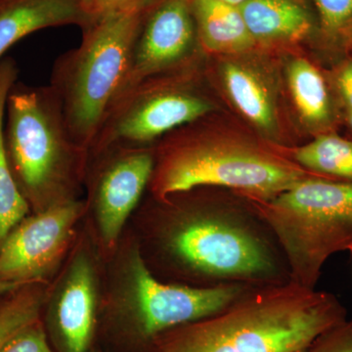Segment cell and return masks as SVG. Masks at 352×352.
<instances>
[{"instance_id":"obj_1","label":"cell","mask_w":352,"mask_h":352,"mask_svg":"<svg viewBox=\"0 0 352 352\" xmlns=\"http://www.w3.org/2000/svg\"><path fill=\"white\" fill-rule=\"evenodd\" d=\"M156 200L162 206L155 231L162 254L196 287L291 281L277 240L245 199L239 205L198 198L189 190Z\"/></svg>"},{"instance_id":"obj_2","label":"cell","mask_w":352,"mask_h":352,"mask_svg":"<svg viewBox=\"0 0 352 352\" xmlns=\"http://www.w3.org/2000/svg\"><path fill=\"white\" fill-rule=\"evenodd\" d=\"M347 319L327 292L289 281L254 287L217 314L163 333L156 352H298Z\"/></svg>"},{"instance_id":"obj_3","label":"cell","mask_w":352,"mask_h":352,"mask_svg":"<svg viewBox=\"0 0 352 352\" xmlns=\"http://www.w3.org/2000/svg\"><path fill=\"white\" fill-rule=\"evenodd\" d=\"M154 148L155 168L149 188L162 199L199 187L232 190L234 193L267 201L315 173L263 146L234 138H219L179 127Z\"/></svg>"},{"instance_id":"obj_4","label":"cell","mask_w":352,"mask_h":352,"mask_svg":"<svg viewBox=\"0 0 352 352\" xmlns=\"http://www.w3.org/2000/svg\"><path fill=\"white\" fill-rule=\"evenodd\" d=\"M3 142L11 173L34 212L76 200L89 151L69 133L52 88L16 82L7 97Z\"/></svg>"},{"instance_id":"obj_5","label":"cell","mask_w":352,"mask_h":352,"mask_svg":"<svg viewBox=\"0 0 352 352\" xmlns=\"http://www.w3.org/2000/svg\"><path fill=\"white\" fill-rule=\"evenodd\" d=\"M157 6L92 20L82 29L80 45L55 60L50 87L69 133L88 151L124 89L136 38Z\"/></svg>"},{"instance_id":"obj_6","label":"cell","mask_w":352,"mask_h":352,"mask_svg":"<svg viewBox=\"0 0 352 352\" xmlns=\"http://www.w3.org/2000/svg\"><path fill=\"white\" fill-rule=\"evenodd\" d=\"M245 199L274 235L294 283L315 289L331 256L352 252V182L314 175L270 200Z\"/></svg>"},{"instance_id":"obj_7","label":"cell","mask_w":352,"mask_h":352,"mask_svg":"<svg viewBox=\"0 0 352 352\" xmlns=\"http://www.w3.org/2000/svg\"><path fill=\"white\" fill-rule=\"evenodd\" d=\"M124 282L116 319L131 339L147 344L173 329L217 314L254 288L166 283L155 276L136 250L127 258Z\"/></svg>"},{"instance_id":"obj_8","label":"cell","mask_w":352,"mask_h":352,"mask_svg":"<svg viewBox=\"0 0 352 352\" xmlns=\"http://www.w3.org/2000/svg\"><path fill=\"white\" fill-rule=\"evenodd\" d=\"M182 68L144 78L118 97L89 148L95 154L116 147H152L175 131L203 119L212 105Z\"/></svg>"},{"instance_id":"obj_9","label":"cell","mask_w":352,"mask_h":352,"mask_svg":"<svg viewBox=\"0 0 352 352\" xmlns=\"http://www.w3.org/2000/svg\"><path fill=\"white\" fill-rule=\"evenodd\" d=\"M155 168L153 147L116 146L89 154L85 173L90 206L99 233L115 244L129 215L149 187Z\"/></svg>"},{"instance_id":"obj_10","label":"cell","mask_w":352,"mask_h":352,"mask_svg":"<svg viewBox=\"0 0 352 352\" xmlns=\"http://www.w3.org/2000/svg\"><path fill=\"white\" fill-rule=\"evenodd\" d=\"M85 210L82 201L73 200L25 217L0 245V279L25 285L48 276L63 258Z\"/></svg>"},{"instance_id":"obj_11","label":"cell","mask_w":352,"mask_h":352,"mask_svg":"<svg viewBox=\"0 0 352 352\" xmlns=\"http://www.w3.org/2000/svg\"><path fill=\"white\" fill-rule=\"evenodd\" d=\"M197 41L189 0H162L139 32L122 92L149 76L182 68Z\"/></svg>"},{"instance_id":"obj_12","label":"cell","mask_w":352,"mask_h":352,"mask_svg":"<svg viewBox=\"0 0 352 352\" xmlns=\"http://www.w3.org/2000/svg\"><path fill=\"white\" fill-rule=\"evenodd\" d=\"M97 275L94 261L76 252L55 289L48 328L60 352H89L97 323Z\"/></svg>"},{"instance_id":"obj_13","label":"cell","mask_w":352,"mask_h":352,"mask_svg":"<svg viewBox=\"0 0 352 352\" xmlns=\"http://www.w3.org/2000/svg\"><path fill=\"white\" fill-rule=\"evenodd\" d=\"M91 22L78 0H0V61L14 44L34 32Z\"/></svg>"},{"instance_id":"obj_14","label":"cell","mask_w":352,"mask_h":352,"mask_svg":"<svg viewBox=\"0 0 352 352\" xmlns=\"http://www.w3.org/2000/svg\"><path fill=\"white\" fill-rule=\"evenodd\" d=\"M201 47L212 52L238 53L256 41L248 30L240 7L219 0H189Z\"/></svg>"},{"instance_id":"obj_15","label":"cell","mask_w":352,"mask_h":352,"mask_svg":"<svg viewBox=\"0 0 352 352\" xmlns=\"http://www.w3.org/2000/svg\"><path fill=\"white\" fill-rule=\"evenodd\" d=\"M240 10L254 41H298L312 29L310 14L292 0H247Z\"/></svg>"},{"instance_id":"obj_16","label":"cell","mask_w":352,"mask_h":352,"mask_svg":"<svg viewBox=\"0 0 352 352\" xmlns=\"http://www.w3.org/2000/svg\"><path fill=\"white\" fill-rule=\"evenodd\" d=\"M17 64L12 57L0 61V245L11 230L31 212L11 173L3 142L4 116L7 97L17 82Z\"/></svg>"},{"instance_id":"obj_17","label":"cell","mask_w":352,"mask_h":352,"mask_svg":"<svg viewBox=\"0 0 352 352\" xmlns=\"http://www.w3.org/2000/svg\"><path fill=\"white\" fill-rule=\"evenodd\" d=\"M222 80L229 97L243 116L261 131L273 134L277 126L274 105L267 88L251 69L227 63Z\"/></svg>"},{"instance_id":"obj_18","label":"cell","mask_w":352,"mask_h":352,"mask_svg":"<svg viewBox=\"0 0 352 352\" xmlns=\"http://www.w3.org/2000/svg\"><path fill=\"white\" fill-rule=\"evenodd\" d=\"M288 80L296 109L305 122L318 129L328 126L333 119L332 104L320 72L307 59L298 58L289 64Z\"/></svg>"},{"instance_id":"obj_19","label":"cell","mask_w":352,"mask_h":352,"mask_svg":"<svg viewBox=\"0 0 352 352\" xmlns=\"http://www.w3.org/2000/svg\"><path fill=\"white\" fill-rule=\"evenodd\" d=\"M292 161L315 175L352 182V141L335 134H321L296 148Z\"/></svg>"},{"instance_id":"obj_20","label":"cell","mask_w":352,"mask_h":352,"mask_svg":"<svg viewBox=\"0 0 352 352\" xmlns=\"http://www.w3.org/2000/svg\"><path fill=\"white\" fill-rule=\"evenodd\" d=\"M44 296L38 283L25 284L0 305V347L21 329L39 320Z\"/></svg>"},{"instance_id":"obj_21","label":"cell","mask_w":352,"mask_h":352,"mask_svg":"<svg viewBox=\"0 0 352 352\" xmlns=\"http://www.w3.org/2000/svg\"><path fill=\"white\" fill-rule=\"evenodd\" d=\"M321 27L329 36L346 34L352 27V0H314Z\"/></svg>"},{"instance_id":"obj_22","label":"cell","mask_w":352,"mask_h":352,"mask_svg":"<svg viewBox=\"0 0 352 352\" xmlns=\"http://www.w3.org/2000/svg\"><path fill=\"white\" fill-rule=\"evenodd\" d=\"M0 352H53L41 320L34 322L14 333Z\"/></svg>"},{"instance_id":"obj_23","label":"cell","mask_w":352,"mask_h":352,"mask_svg":"<svg viewBox=\"0 0 352 352\" xmlns=\"http://www.w3.org/2000/svg\"><path fill=\"white\" fill-rule=\"evenodd\" d=\"M309 352H352V319L344 320L319 336Z\"/></svg>"},{"instance_id":"obj_24","label":"cell","mask_w":352,"mask_h":352,"mask_svg":"<svg viewBox=\"0 0 352 352\" xmlns=\"http://www.w3.org/2000/svg\"><path fill=\"white\" fill-rule=\"evenodd\" d=\"M161 1L162 0H92L89 15L92 21L112 14L155 6Z\"/></svg>"},{"instance_id":"obj_25","label":"cell","mask_w":352,"mask_h":352,"mask_svg":"<svg viewBox=\"0 0 352 352\" xmlns=\"http://www.w3.org/2000/svg\"><path fill=\"white\" fill-rule=\"evenodd\" d=\"M337 85L342 100L352 115V60L340 69L338 74Z\"/></svg>"},{"instance_id":"obj_26","label":"cell","mask_w":352,"mask_h":352,"mask_svg":"<svg viewBox=\"0 0 352 352\" xmlns=\"http://www.w3.org/2000/svg\"><path fill=\"white\" fill-rule=\"evenodd\" d=\"M23 285L17 283H11V282L4 281V280L0 279V296L4 295V294H11L16 289H19Z\"/></svg>"},{"instance_id":"obj_27","label":"cell","mask_w":352,"mask_h":352,"mask_svg":"<svg viewBox=\"0 0 352 352\" xmlns=\"http://www.w3.org/2000/svg\"><path fill=\"white\" fill-rule=\"evenodd\" d=\"M224 3L230 4V6L240 7L245 3L247 0H219Z\"/></svg>"},{"instance_id":"obj_28","label":"cell","mask_w":352,"mask_h":352,"mask_svg":"<svg viewBox=\"0 0 352 352\" xmlns=\"http://www.w3.org/2000/svg\"><path fill=\"white\" fill-rule=\"evenodd\" d=\"M78 1L82 4V6L85 9V11L89 14L90 8H91L92 0H78Z\"/></svg>"},{"instance_id":"obj_29","label":"cell","mask_w":352,"mask_h":352,"mask_svg":"<svg viewBox=\"0 0 352 352\" xmlns=\"http://www.w3.org/2000/svg\"><path fill=\"white\" fill-rule=\"evenodd\" d=\"M346 34H349V36H351V38L352 39V27L349 30V32H346Z\"/></svg>"},{"instance_id":"obj_30","label":"cell","mask_w":352,"mask_h":352,"mask_svg":"<svg viewBox=\"0 0 352 352\" xmlns=\"http://www.w3.org/2000/svg\"><path fill=\"white\" fill-rule=\"evenodd\" d=\"M298 352H309V351H308V349H305V351H298Z\"/></svg>"}]
</instances>
